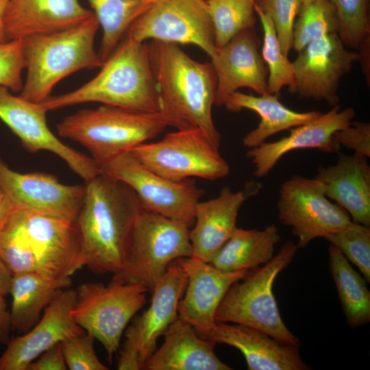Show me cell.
<instances>
[{
    "label": "cell",
    "instance_id": "6da1fadb",
    "mask_svg": "<svg viewBox=\"0 0 370 370\" xmlns=\"http://www.w3.org/2000/svg\"><path fill=\"white\" fill-rule=\"evenodd\" d=\"M85 186L75 222L84 267L113 275L123 264L134 223L144 208L132 188L102 173Z\"/></svg>",
    "mask_w": 370,
    "mask_h": 370
},
{
    "label": "cell",
    "instance_id": "7a4b0ae2",
    "mask_svg": "<svg viewBox=\"0 0 370 370\" xmlns=\"http://www.w3.org/2000/svg\"><path fill=\"white\" fill-rule=\"evenodd\" d=\"M146 48L160 111L175 119L182 128L200 130L219 148L221 134L212 114L217 75L211 62H198L174 43L151 40Z\"/></svg>",
    "mask_w": 370,
    "mask_h": 370
},
{
    "label": "cell",
    "instance_id": "3957f363",
    "mask_svg": "<svg viewBox=\"0 0 370 370\" xmlns=\"http://www.w3.org/2000/svg\"><path fill=\"white\" fill-rule=\"evenodd\" d=\"M0 256L13 275L71 278L84 267L76 225L15 209L0 231Z\"/></svg>",
    "mask_w": 370,
    "mask_h": 370
},
{
    "label": "cell",
    "instance_id": "277c9868",
    "mask_svg": "<svg viewBox=\"0 0 370 370\" xmlns=\"http://www.w3.org/2000/svg\"><path fill=\"white\" fill-rule=\"evenodd\" d=\"M88 102L137 111H160L145 42L127 34L95 77L74 90L49 97L42 104L49 111Z\"/></svg>",
    "mask_w": 370,
    "mask_h": 370
},
{
    "label": "cell",
    "instance_id": "5b68a950",
    "mask_svg": "<svg viewBox=\"0 0 370 370\" xmlns=\"http://www.w3.org/2000/svg\"><path fill=\"white\" fill-rule=\"evenodd\" d=\"M182 129L163 112H143L103 105L81 110L57 125L58 134L83 145L100 170L109 161L147 142L167 127Z\"/></svg>",
    "mask_w": 370,
    "mask_h": 370
},
{
    "label": "cell",
    "instance_id": "8992f818",
    "mask_svg": "<svg viewBox=\"0 0 370 370\" xmlns=\"http://www.w3.org/2000/svg\"><path fill=\"white\" fill-rule=\"evenodd\" d=\"M99 27L93 14L71 28L23 38L27 76L20 95L42 103L66 76L82 69L101 67L103 62L94 45Z\"/></svg>",
    "mask_w": 370,
    "mask_h": 370
},
{
    "label": "cell",
    "instance_id": "52a82bcc",
    "mask_svg": "<svg viewBox=\"0 0 370 370\" xmlns=\"http://www.w3.org/2000/svg\"><path fill=\"white\" fill-rule=\"evenodd\" d=\"M297 249V245L287 241L271 260L233 284L217 310L215 321L249 326L282 343L299 347L300 341L284 323L273 292L275 278L291 264Z\"/></svg>",
    "mask_w": 370,
    "mask_h": 370
},
{
    "label": "cell",
    "instance_id": "ba28073f",
    "mask_svg": "<svg viewBox=\"0 0 370 370\" xmlns=\"http://www.w3.org/2000/svg\"><path fill=\"white\" fill-rule=\"evenodd\" d=\"M190 227L143 209L132 232L125 260L112 278L144 285L151 293L173 261L192 256Z\"/></svg>",
    "mask_w": 370,
    "mask_h": 370
},
{
    "label": "cell",
    "instance_id": "9c48e42d",
    "mask_svg": "<svg viewBox=\"0 0 370 370\" xmlns=\"http://www.w3.org/2000/svg\"><path fill=\"white\" fill-rule=\"evenodd\" d=\"M72 315L75 322L103 346L111 363L130 321L145 304L144 285L112 278L107 284L84 282L77 288Z\"/></svg>",
    "mask_w": 370,
    "mask_h": 370
},
{
    "label": "cell",
    "instance_id": "30bf717a",
    "mask_svg": "<svg viewBox=\"0 0 370 370\" xmlns=\"http://www.w3.org/2000/svg\"><path fill=\"white\" fill-rule=\"evenodd\" d=\"M176 130L130 151L145 167L174 182L193 177L216 180L229 175L228 162L202 131L195 127Z\"/></svg>",
    "mask_w": 370,
    "mask_h": 370
},
{
    "label": "cell",
    "instance_id": "8fae6325",
    "mask_svg": "<svg viewBox=\"0 0 370 370\" xmlns=\"http://www.w3.org/2000/svg\"><path fill=\"white\" fill-rule=\"evenodd\" d=\"M101 173L132 188L145 210L182 221L190 228L193 226L196 206L204 194L195 180H169L145 167L130 151L109 161Z\"/></svg>",
    "mask_w": 370,
    "mask_h": 370
},
{
    "label": "cell",
    "instance_id": "7c38bea8",
    "mask_svg": "<svg viewBox=\"0 0 370 370\" xmlns=\"http://www.w3.org/2000/svg\"><path fill=\"white\" fill-rule=\"evenodd\" d=\"M277 209L279 221L298 238V248L340 231L352 221L344 209L326 197L319 180L298 175L281 184Z\"/></svg>",
    "mask_w": 370,
    "mask_h": 370
},
{
    "label": "cell",
    "instance_id": "4fadbf2b",
    "mask_svg": "<svg viewBox=\"0 0 370 370\" xmlns=\"http://www.w3.org/2000/svg\"><path fill=\"white\" fill-rule=\"evenodd\" d=\"M186 283L183 270L173 261L153 288L148 308L125 331V341L117 359L119 370L143 369L156 349L158 338L178 317V304Z\"/></svg>",
    "mask_w": 370,
    "mask_h": 370
},
{
    "label": "cell",
    "instance_id": "5bb4252c",
    "mask_svg": "<svg viewBox=\"0 0 370 370\" xmlns=\"http://www.w3.org/2000/svg\"><path fill=\"white\" fill-rule=\"evenodd\" d=\"M127 34L141 42L151 40L194 45L210 58L217 51L205 0H154Z\"/></svg>",
    "mask_w": 370,
    "mask_h": 370
},
{
    "label": "cell",
    "instance_id": "9a60e30c",
    "mask_svg": "<svg viewBox=\"0 0 370 370\" xmlns=\"http://www.w3.org/2000/svg\"><path fill=\"white\" fill-rule=\"evenodd\" d=\"M47 112L42 103L15 96L0 86V120L29 151L44 150L55 153L86 182L101 173L90 157L64 144L52 133L47 123Z\"/></svg>",
    "mask_w": 370,
    "mask_h": 370
},
{
    "label": "cell",
    "instance_id": "2e32d148",
    "mask_svg": "<svg viewBox=\"0 0 370 370\" xmlns=\"http://www.w3.org/2000/svg\"><path fill=\"white\" fill-rule=\"evenodd\" d=\"M297 53L292 62L294 93L324 101L331 106L338 105L340 82L359 62V53L345 47L337 33L326 35Z\"/></svg>",
    "mask_w": 370,
    "mask_h": 370
},
{
    "label": "cell",
    "instance_id": "e0dca14e",
    "mask_svg": "<svg viewBox=\"0 0 370 370\" xmlns=\"http://www.w3.org/2000/svg\"><path fill=\"white\" fill-rule=\"evenodd\" d=\"M0 188L14 210H23L74 223L82 206L86 186L66 185L42 173H23L0 158Z\"/></svg>",
    "mask_w": 370,
    "mask_h": 370
},
{
    "label": "cell",
    "instance_id": "ac0fdd59",
    "mask_svg": "<svg viewBox=\"0 0 370 370\" xmlns=\"http://www.w3.org/2000/svg\"><path fill=\"white\" fill-rule=\"evenodd\" d=\"M75 297L73 288L61 290L29 331L11 338L0 356V370H27L29 365L47 349L84 334L72 315Z\"/></svg>",
    "mask_w": 370,
    "mask_h": 370
},
{
    "label": "cell",
    "instance_id": "d6986e66",
    "mask_svg": "<svg viewBox=\"0 0 370 370\" xmlns=\"http://www.w3.org/2000/svg\"><path fill=\"white\" fill-rule=\"evenodd\" d=\"M355 116L352 108L341 109L339 104L336 105L317 119L291 129L288 136L248 149L246 156L254 166L253 175L267 176L285 154L294 150L316 149L325 153L338 152L341 147L334 134L349 125Z\"/></svg>",
    "mask_w": 370,
    "mask_h": 370
},
{
    "label": "cell",
    "instance_id": "ffe728a7",
    "mask_svg": "<svg viewBox=\"0 0 370 370\" xmlns=\"http://www.w3.org/2000/svg\"><path fill=\"white\" fill-rule=\"evenodd\" d=\"M176 261L187 279L184 296L178 304V317L201 335L215 325L217 310L227 290L248 271H223L192 256Z\"/></svg>",
    "mask_w": 370,
    "mask_h": 370
},
{
    "label": "cell",
    "instance_id": "44dd1931",
    "mask_svg": "<svg viewBox=\"0 0 370 370\" xmlns=\"http://www.w3.org/2000/svg\"><path fill=\"white\" fill-rule=\"evenodd\" d=\"M260 40L254 28L245 29L211 58L217 75L214 105L223 106L232 93L248 88L258 95L268 91V70L259 51Z\"/></svg>",
    "mask_w": 370,
    "mask_h": 370
},
{
    "label": "cell",
    "instance_id": "7402d4cb",
    "mask_svg": "<svg viewBox=\"0 0 370 370\" xmlns=\"http://www.w3.org/2000/svg\"><path fill=\"white\" fill-rule=\"evenodd\" d=\"M262 187L257 182H248L238 191L226 186L216 197L199 201L190 229L191 256L210 262L236 228L237 217L243 204L257 195Z\"/></svg>",
    "mask_w": 370,
    "mask_h": 370
},
{
    "label": "cell",
    "instance_id": "603a6c76",
    "mask_svg": "<svg viewBox=\"0 0 370 370\" xmlns=\"http://www.w3.org/2000/svg\"><path fill=\"white\" fill-rule=\"evenodd\" d=\"M214 344L238 349L249 370H308L299 347L282 343L258 329L237 323L216 321L208 332L199 335Z\"/></svg>",
    "mask_w": 370,
    "mask_h": 370
},
{
    "label": "cell",
    "instance_id": "cb8c5ba5",
    "mask_svg": "<svg viewBox=\"0 0 370 370\" xmlns=\"http://www.w3.org/2000/svg\"><path fill=\"white\" fill-rule=\"evenodd\" d=\"M93 14L79 0H9L4 15L8 40L60 32Z\"/></svg>",
    "mask_w": 370,
    "mask_h": 370
},
{
    "label": "cell",
    "instance_id": "d4e9b609",
    "mask_svg": "<svg viewBox=\"0 0 370 370\" xmlns=\"http://www.w3.org/2000/svg\"><path fill=\"white\" fill-rule=\"evenodd\" d=\"M316 178L325 195L344 209L353 221L370 225V166L367 158L340 154L336 163L317 169Z\"/></svg>",
    "mask_w": 370,
    "mask_h": 370
},
{
    "label": "cell",
    "instance_id": "484cf974",
    "mask_svg": "<svg viewBox=\"0 0 370 370\" xmlns=\"http://www.w3.org/2000/svg\"><path fill=\"white\" fill-rule=\"evenodd\" d=\"M162 345L144 364L145 370H230L214 351L215 344L201 338L179 317L169 326Z\"/></svg>",
    "mask_w": 370,
    "mask_h": 370
},
{
    "label": "cell",
    "instance_id": "4316f807",
    "mask_svg": "<svg viewBox=\"0 0 370 370\" xmlns=\"http://www.w3.org/2000/svg\"><path fill=\"white\" fill-rule=\"evenodd\" d=\"M223 106L232 112L247 109L259 115L260 121L258 126L243 138V146L248 149L259 146L278 132L308 123L322 113L314 110L294 111L284 106L277 95L267 93L255 96L238 90L227 97Z\"/></svg>",
    "mask_w": 370,
    "mask_h": 370
},
{
    "label": "cell",
    "instance_id": "83f0119b",
    "mask_svg": "<svg viewBox=\"0 0 370 370\" xmlns=\"http://www.w3.org/2000/svg\"><path fill=\"white\" fill-rule=\"evenodd\" d=\"M71 284V278L55 279L34 273L13 275L9 292L12 331H29L56 295Z\"/></svg>",
    "mask_w": 370,
    "mask_h": 370
},
{
    "label": "cell",
    "instance_id": "f1b7e54d",
    "mask_svg": "<svg viewBox=\"0 0 370 370\" xmlns=\"http://www.w3.org/2000/svg\"><path fill=\"white\" fill-rule=\"evenodd\" d=\"M281 236L276 225L263 230L236 227L209 263L226 272L249 271L268 262L274 256Z\"/></svg>",
    "mask_w": 370,
    "mask_h": 370
},
{
    "label": "cell",
    "instance_id": "f546056e",
    "mask_svg": "<svg viewBox=\"0 0 370 370\" xmlns=\"http://www.w3.org/2000/svg\"><path fill=\"white\" fill-rule=\"evenodd\" d=\"M330 270L348 325L356 328L370 321V292L367 280L334 245L328 247Z\"/></svg>",
    "mask_w": 370,
    "mask_h": 370
},
{
    "label": "cell",
    "instance_id": "4dcf8cb0",
    "mask_svg": "<svg viewBox=\"0 0 370 370\" xmlns=\"http://www.w3.org/2000/svg\"><path fill=\"white\" fill-rule=\"evenodd\" d=\"M103 30L98 53L103 62L124 38L131 25L154 0H88Z\"/></svg>",
    "mask_w": 370,
    "mask_h": 370
},
{
    "label": "cell",
    "instance_id": "1f68e13d",
    "mask_svg": "<svg viewBox=\"0 0 370 370\" xmlns=\"http://www.w3.org/2000/svg\"><path fill=\"white\" fill-rule=\"evenodd\" d=\"M334 8L338 35L345 47L359 53L367 83L370 82V0H328Z\"/></svg>",
    "mask_w": 370,
    "mask_h": 370
},
{
    "label": "cell",
    "instance_id": "d6a6232c",
    "mask_svg": "<svg viewBox=\"0 0 370 370\" xmlns=\"http://www.w3.org/2000/svg\"><path fill=\"white\" fill-rule=\"evenodd\" d=\"M206 2L217 48L224 46L241 32L254 27L257 21L254 0Z\"/></svg>",
    "mask_w": 370,
    "mask_h": 370
},
{
    "label": "cell",
    "instance_id": "836d02e7",
    "mask_svg": "<svg viewBox=\"0 0 370 370\" xmlns=\"http://www.w3.org/2000/svg\"><path fill=\"white\" fill-rule=\"evenodd\" d=\"M263 30V43L261 56L268 70V91L279 95L287 86L288 91L295 92V84L293 62L281 48L273 23L271 18L255 7Z\"/></svg>",
    "mask_w": 370,
    "mask_h": 370
},
{
    "label": "cell",
    "instance_id": "e575fe53",
    "mask_svg": "<svg viewBox=\"0 0 370 370\" xmlns=\"http://www.w3.org/2000/svg\"><path fill=\"white\" fill-rule=\"evenodd\" d=\"M338 27L336 12L328 0L302 3L293 26V48L298 52L326 35L338 34Z\"/></svg>",
    "mask_w": 370,
    "mask_h": 370
},
{
    "label": "cell",
    "instance_id": "d590c367",
    "mask_svg": "<svg viewBox=\"0 0 370 370\" xmlns=\"http://www.w3.org/2000/svg\"><path fill=\"white\" fill-rule=\"evenodd\" d=\"M370 282V227L352 220L340 231L324 236Z\"/></svg>",
    "mask_w": 370,
    "mask_h": 370
},
{
    "label": "cell",
    "instance_id": "8d00e7d4",
    "mask_svg": "<svg viewBox=\"0 0 370 370\" xmlns=\"http://www.w3.org/2000/svg\"><path fill=\"white\" fill-rule=\"evenodd\" d=\"M254 3L272 20L282 50L288 56L293 48V26L302 0H254Z\"/></svg>",
    "mask_w": 370,
    "mask_h": 370
},
{
    "label": "cell",
    "instance_id": "74e56055",
    "mask_svg": "<svg viewBox=\"0 0 370 370\" xmlns=\"http://www.w3.org/2000/svg\"><path fill=\"white\" fill-rule=\"evenodd\" d=\"M95 338L85 332L60 343L68 369L108 370L98 358L94 347Z\"/></svg>",
    "mask_w": 370,
    "mask_h": 370
},
{
    "label": "cell",
    "instance_id": "f35d334b",
    "mask_svg": "<svg viewBox=\"0 0 370 370\" xmlns=\"http://www.w3.org/2000/svg\"><path fill=\"white\" fill-rule=\"evenodd\" d=\"M25 69L23 39L0 42V86L12 92H21L23 82L22 72Z\"/></svg>",
    "mask_w": 370,
    "mask_h": 370
},
{
    "label": "cell",
    "instance_id": "ab89813d",
    "mask_svg": "<svg viewBox=\"0 0 370 370\" xmlns=\"http://www.w3.org/2000/svg\"><path fill=\"white\" fill-rule=\"evenodd\" d=\"M334 138L341 147L354 151V153L370 157V123L352 121L337 131Z\"/></svg>",
    "mask_w": 370,
    "mask_h": 370
},
{
    "label": "cell",
    "instance_id": "60d3db41",
    "mask_svg": "<svg viewBox=\"0 0 370 370\" xmlns=\"http://www.w3.org/2000/svg\"><path fill=\"white\" fill-rule=\"evenodd\" d=\"M66 369H68L64 360L60 343L45 351L32 361L27 367V370Z\"/></svg>",
    "mask_w": 370,
    "mask_h": 370
},
{
    "label": "cell",
    "instance_id": "b9f144b4",
    "mask_svg": "<svg viewBox=\"0 0 370 370\" xmlns=\"http://www.w3.org/2000/svg\"><path fill=\"white\" fill-rule=\"evenodd\" d=\"M12 331L10 312L5 297L0 296V344L6 345L9 343Z\"/></svg>",
    "mask_w": 370,
    "mask_h": 370
},
{
    "label": "cell",
    "instance_id": "7bdbcfd3",
    "mask_svg": "<svg viewBox=\"0 0 370 370\" xmlns=\"http://www.w3.org/2000/svg\"><path fill=\"white\" fill-rule=\"evenodd\" d=\"M13 274L0 256V296L9 294Z\"/></svg>",
    "mask_w": 370,
    "mask_h": 370
},
{
    "label": "cell",
    "instance_id": "ee69618b",
    "mask_svg": "<svg viewBox=\"0 0 370 370\" xmlns=\"http://www.w3.org/2000/svg\"><path fill=\"white\" fill-rule=\"evenodd\" d=\"M14 208L5 192L0 188V231Z\"/></svg>",
    "mask_w": 370,
    "mask_h": 370
},
{
    "label": "cell",
    "instance_id": "f6af8a7d",
    "mask_svg": "<svg viewBox=\"0 0 370 370\" xmlns=\"http://www.w3.org/2000/svg\"><path fill=\"white\" fill-rule=\"evenodd\" d=\"M9 0H0V42L8 40L4 28V15Z\"/></svg>",
    "mask_w": 370,
    "mask_h": 370
},
{
    "label": "cell",
    "instance_id": "bcb514c9",
    "mask_svg": "<svg viewBox=\"0 0 370 370\" xmlns=\"http://www.w3.org/2000/svg\"><path fill=\"white\" fill-rule=\"evenodd\" d=\"M313 0H302V3H309L310 1H312Z\"/></svg>",
    "mask_w": 370,
    "mask_h": 370
},
{
    "label": "cell",
    "instance_id": "7dc6e473",
    "mask_svg": "<svg viewBox=\"0 0 370 370\" xmlns=\"http://www.w3.org/2000/svg\"><path fill=\"white\" fill-rule=\"evenodd\" d=\"M205 1H208V0H205Z\"/></svg>",
    "mask_w": 370,
    "mask_h": 370
}]
</instances>
